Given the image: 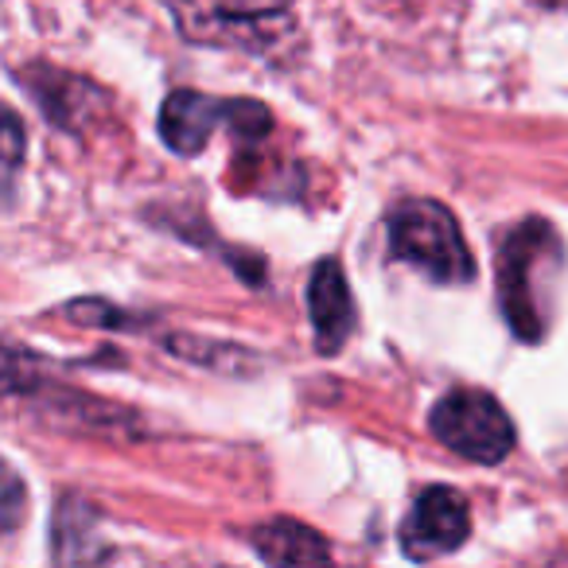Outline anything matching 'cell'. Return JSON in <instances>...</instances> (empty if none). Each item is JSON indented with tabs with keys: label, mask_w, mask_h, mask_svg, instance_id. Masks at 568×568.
<instances>
[{
	"label": "cell",
	"mask_w": 568,
	"mask_h": 568,
	"mask_svg": "<svg viewBox=\"0 0 568 568\" xmlns=\"http://www.w3.org/2000/svg\"><path fill=\"white\" fill-rule=\"evenodd\" d=\"M565 257L557 230L545 219H526L498 242V304L506 324L526 343H541L549 332L552 276Z\"/></svg>",
	"instance_id": "1"
},
{
	"label": "cell",
	"mask_w": 568,
	"mask_h": 568,
	"mask_svg": "<svg viewBox=\"0 0 568 568\" xmlns=\"http://www.w3.org/2000/svg\"><path fill=\"white\" fill-rule=\"evenodd\" d=\"M183 40L265 55L293 32V0H168Z\"/></svg>",
	"instance_id": "2"
},
{
	"label": "cell",
	"mask_w": 568,
	"mask_h": 568,
	"mask_svg": "<svg viewBox=\"0 0 568 568\" xmlns=\"http://www.w3.org/2000/svg\"><path fill=\"white\" fill-rule=\"evenodd\" d=\"M389 250L436 284L475 281L471 245L459 234L456 214L433 199H405L389 211Z\"/></svg>",
	"instance_id": "3"
},
{
	"label": "cell",
	"mask_w": 568,
	"mask_h": 568,
	"mask_svg": "<svg viewBox=\"0 0 568 568\" xmlns=\"http://www.w3.org/2000/svg\"><path fill=\"white\" fill-rule=\"evenodd\" d=\"M428 428L448 452L487 467L503 464L514 452V440H518L510 413L487 389H452L448 397L436 402Z\"/></svg>",
	"instance_id": "4"
},
{
	"label": "cell",
	"mask_w": 568,
	"mask_h": 568,
	"mask_svg": "<svg viewBox=\"0 0 568 568\" xmlns=\"http://www.w3.org/2000/svg\"><path fill=\"white\" fill-rule=\"evenodd\" d=\"M219 125H230L237 136L257 141L273 129V118L253 98H211L199 90H175L160 110V136L180 156H199L219 133Z\"/></svg>",
	"instance_id": "5"
},
{
	"label": "cell",
	"mask_w": 568,
	"mask_h": 568,
	"mask_svg": "<svg viewBox=\"0 0 568 568\" xmlns=\"http://www.w3.org/2000/svg\"><path fill=\"white\" fill-rule=\"evenodd\" d=\"M471 537L467 498L452 487H428L402 521V549L413 560H436L456 552Z\"/></svg>",
	"instance_id": "6"
},
{
	"label": "cell",
	"mask_w": 568,
	"mask_h": 568,
	"mask_svg": "<svg viewBox=\"0 0 568 568\" xmlns=\"http://www.w3.org/2000/svg\"><path fill=\"white\" fill-rule=\"evenodd\" d=\"M308 316L320 355H335L355 332V296H351L347 273L335 257H324L312 268L308 281Z\"/></svg>",
	"instance_id": "7"
},
{
	"label": "cell",
	"mask_w": 568,
	"mask_h": 568,
	"mask_svg": "<svg viewBox=\"0 0 568 568\" xmlns=\"http://www.w3.org/2000/svg\"><path fill=\"white\" fill-rule=\"evenodd\" d=\"M250 545L265 565H324L332 560V545L312 526L293 518H273L250 529Z\"/></svg>",
	"instance_id": "8"
},
{
	"label": "cell",
	"mask_w": 568,
	"mask_h": 568,
	"mask_svg": "<svg viewBox=\"0 0 568 568\" xmlns=\"http://www.w3.org/2000/svg\"><path fill=\"white\" fill-rule=\"evenodd\" d=\"M20 149H24V133H20V118L17 110L4 113V168H9V180L20 168Z\"/></svg>",
	"instance_id": "9"
},
{
	"label": "cell",
	"mask_w": 568,
	"mask_h": 568,
	"mask_svg": "<svg viewBox=\"0 0 568 568\" xmlns=\"http://www.w3.org/2000/svg\"><path fill=\"white\" fill-rule=\"evenodd\" d=\"M20 521V479L17 471H4V529H17Z\"/></svg>",
	"instance_id": "10"
}]
</instances>
